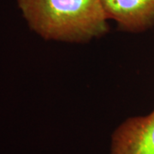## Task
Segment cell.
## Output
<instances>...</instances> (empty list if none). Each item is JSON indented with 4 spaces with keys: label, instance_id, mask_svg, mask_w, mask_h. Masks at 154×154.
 <instances>
[{
    "label": "cell",
    "instance_id": "obj_1",
    "mask_svg": "<svg viewBox=\"0 0 154 154\" xmlns=\"http://www.w3.org/2000/svg\"><path fill=\"white\" fill-rule=\"evenodd\" d=\"M29 28L45 39L86 42L108 32L100 0H17Z\"/></svg>",
    "mask_w": 154,
    "mask_h": 154
},
{
    "label": "cell",
    "instance_id": "obj_2",
    "mask_svg": "<svg viewBox=\"0 0 154 154\" xmlns=\"http://www.w3.org/2000/svg\"><path fill=\"white\" fill-rule=\"evenodd\" d=\"M110 154H154V109L128 118L111 136Z\"/></svg>",
    "mask_w": 154,
    "mask_h": 154
},
{
    "label": "cell",
    "instance_id": "obj_3",
    "mask_svg": "<svg viewBox=\"0 0 154 154\" xmlns=\"http://www.w3.org/2000/svg\"><path fill=\"white\" fill-rule=\"evenodd\" d=\"M108 19L127 32L140 33L154 26V0H100Z\"/></svg>",
    "mask_w": 154,
    "mask_h": 154
}]
</instances>
